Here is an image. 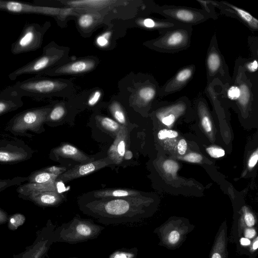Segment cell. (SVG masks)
Listing matches in <instances>:
<instances>
[{
  "label": "cell",
  "instance_id": "6da1fadb",
  "mask_svg": "<svg viewBox=\"0 0 258 258\" xmlns=\"http://www.w3.org/2000/svg\"><path fill=\"white\" fill-rule=\"evenodd\" d=\"M79 205L84 214L106 225L138 222L150 215L138 196L95 199L82 202Z\"/></svg>",
  "mask_w": 258,
  "mask_h": 258
},
{
  "label": "cell",
  "instance_id": "7a4b0ae2",
  "mask_svg": "<svg viewBox=\"0 0 258 258\" xmlns=\"http://www.w3.org/2000/svg\"><path fill=\"white\" fill-rule=\"evenodd\" d=\"M105 227L91 219L75 216L71 221L55 229V242L73 244L97 238Z\"/></svg>",
  "mask_w": 258,
  "mask_h": 258
},
{
  "label": "cell",
  "instance_id": "3957f363",
  "mask_svg": "<svg viewBox=\"0 0 258 258\" xmlns=\"http://www.w3.org/2000/svg\"><path fill=\"white\" fill-rule=\"evenodd\" d=\"M51 108L33 107L15 114L8 122L6 130L15 136L32 138L31 132L40 134L44 131L43 124Z\"/></svg>",
  "mask_w": 258,
  "mask_h": 258
},
{
  "label": "cell",
  "instance_id": "277c9868",
  "mask_svg": "<svg viewBox=\"0 0 258 258\" xmlns=\"http://www.w3.org/2000/svg\"><path fill=\"white\" fill-rule=\"evenodd\" d=\"M159 32L160 35L148 43L151 48L157 51L175 53L190 46L192 26L179 25Z\"/></svg>",
  "mask_w": 258,
  "mask_h": 258
},
{
  "label": "cell",
  "instance_id": "5b68a950",
  "mask_svg": "<svg viewBox=\"0 0 258 258\" xmlns=\"http://www.w3.org/2000/svg\"><path fill=\"white\" fill-rule=\"evenodd\" d=\"M195 225L184 218H172L156 227L153 233L159 239L158 245L175 250L181 246Z\"/></svg>",
  "mask_w": 258,
  "mask_h": 258
},
{
  "label": "cell",
  "instance_id": "8992f818",
  "mask_svg": "<svg viewBox=\"0 0 258 258\" xmlns=\"http://www.w3.org/2000/svg\"><path fill=\"white\" fill-rule=\"evenodd\" d=\"M205 65L207 84L215 80L220 81L223 85L232 81L228 67L220 51L216 34L212 37L208 48Z\"/></svg>",
  "mask_w": 258,
  "mask_h": 258
},
{
  "label": "cell",
  "instance_id": "52a82bcc",
  "mask_svg": "<svg viewBox=\"0 0 258 258\" xmlns=\"http://www.w3.org/2000/svg\"><path fill=\"white\" fill-rule=\"evenodd\" d=\"M154 10L165 19L184 25L192 26L211 19V16L202 9L165 5L156 6Z\"/></svg>",
  "mask_w": 258,
  "mask_h": 258
},
{
  "label": "cell",
  "instance_id": "ba28073f",
  "mask_svg": "<svg viewBox=\"0 0 258 258\" xmlns=\"http://www.w3.org/2000/svg\"><path fill=\"white\" fill-rule=\"evenodd\" d=\"M60 85L57 81L37 75L18 82L12 86L22 97L38 99L55 93L59 90Z\"/></svg>",
  "mask_w": 258,
  "mask_h": 258
},
{
  "label": "cell",
  "instance_id": "9c48e42d",
  "mask_svg": "<svg viewBox=\"0 0 258 258\" xmlns=\"http://www.w3.org/2000/svg\"><path fill=\"white\" fill-rule=\"evenodd\" d=\"M56 226L51 220H48L44 226L38 230L36 237L30 245L18 254H14L13 258H44L53 243H55V229Z\"/></svg>",
  "mask_w": 258,
  "mask_h": 258
},
{
  "label": "cell",
  "instance_id": "30bf717a",
  "mask_svg": "<svg viewBox=\"0 0 258 258\" xmlns=\"http://www.w3.org/2000/svg\"><path fill=\"white\" fill-rule=\"evenodd\" d=\"M46 29L45 25L41 26L37 23H26L19 37L11 45L12 53L17 55L39 48Z\"/></svg>",
  "mask_w": 258,
  "mask_h": 258
},
{
  "label": "cell",
  "instance_id": "8fae6325",
  "mask_svg": "<svg viewBox=\"0 0 258 258\" xmlns=\"http://www.w3.org/2000/svg\"><path fill=\"white\" fill-rule=\"evenodd\" d=\"M33 150L22 140H0V164H13L30 159Z\"/></svg>",
  "mask_w": 258,
  "mask_h": 258
},
{
  "label": "cell",
  "instance_id": "7c38bea8",
  "mask_svg": "<svg viewBox=\"0 0 258 258\" xmlns=\"http://www.w3.org/2000/svg\"><path fill=\"white\" fill-rule=\"evenodd\" d=\"M54 48L51 44L46 46L44 48L41 55L10 73L8 76L9 79L14 81L23 75L35 74L40 76L44 74L48 71V68L55 62L57 58Z\"/></svg>",
  "mask_w": 258,
  "mask_h": 258
},
{
  "label": "cell",
  "instance_id": "4fadbf2b",
  "mask_svg": "<svg viewBox=\"0 0 258 258\" xmlns=\"http://www.w3.org/2000/svg\"><path fill=\"white\" fill-rule=\"evenodd\" d=\"M0 11L20 14H40L56 16L60 10L22 2L0 0Z\"/></svg>",
  "mask_w": 258,
  "mask_h": 258
},
{
  "label": "cell",
  "instance_id": "5bb4252c",
  "mask_svg": "<svg viewBox=\"0 0 258 258\" xmlns=\"http://www.w3.org/2000/svg\"><path fill=\"white\" fill-rule=\"evenodd\" d=\"M196 69L194 64L181 68L160 88L159 96L164 97L183 89L193 78Z\"/></svg>",
  "mask_w": 258,
  "mask_h": 258
},
{
  "label": "cell",
  "instance_id": "9a60e30c",
  "mask_svg": "<svg viewBox=\"0 0 258 258\" xmlns=\"http://www.w3.org/2000/svg\"><path fill=\"white\" fill-rule=\"evenodd\" d=\"M211 3L221 14L237 19L252 32L258 30V20L247 11L226 1H211Z\"/></svg>",
  "mask_w": 258,
  "mask_h": 258
},
{
  "label": "cell",
  "instance_id": "2e32d148",
  "mask_svg": "<svg viewBox=\"0 0 258 258\" xmlns=\"http://www.w3.org/2000/svg\"><path fill=\"white\" fill-rule=\"evenodd\" d=\"M113 163L109 158L93 160L76 165L59 175L57 180L67 182L85 175L104 168Z\"/></svg>",
  "mask_w": 258,
  "mask_h": 258
},
{
  "label": "cell",
  "instance_id": "e0dca14e",
  "mask_svg": "<svg viewBox=\"0 0 258 258\" xmlns=\"http://www.w3.org/2000/svg\"><path fill=\"white\" fill-rule=\"evenodd\" d=\"M23 104L22 97L12 85L0 91V116L15 111Z\"/></svg>",
  "mask_w": 258,
  "mask_h": 258
},
{
  "label": "cell",
  "instance_id": "ac0fdd59",
  "mask_svg": "<svg viewBox=\"0 0 258 258\" xmlns=\"http://www.w3.org/2000/svg\"><path fill=\"white\" fill-rule=\"evenodd\" d=\"M128 141V131L126 126L121 128L115 136V138L108 152V157L113 163L120 164L123 161Z\"/></svg>",
  "mask_w": 258,
  "mask_h": 258
},
{
  "label": "cell",
  "instance_id": "d6986e66",
  "mask_svg": "<svg viewBox=\"0 0 258 258\" xmlns=\"http://www.w3.org/2000/svg\"><path fill=\"white\" fill-rule=\"evenodd\" d=\"M28 200L35 205L42 207H55L61 204L64 200L63 195L58 191H46L33 193L21 198Z\"/></svg>",
  "mask_w": 258,
  "mask_h": 258
},
{
  "label": "cell",
  "instance_id": "ffe728a7",
  "mask_svg": "<svg viewBox=\"0 0 258 258\" xmlns=\"http://www.w3.org/2000/svg\"><path fill=\"white\" fill-rule=\"evenodd\" d=\"M227 225L225 220L220 226L215 237L209 258H228Z\"/></svg>",
  "mask_w": 258,
  "mask_h": 258
},
{
  "label": "cell",
  "instance_id": "44dd1931",
  "mask_svg": "<svg viewBox=\"0 0 258 258\" xmlns=\"http://www.w3.org/2000/svg\"><path fill=\"white\" fill-rule=\"evenodd\" d=\"M52 154L56 157L69 158L81 163H86L94 160L72 145L62 144L52 150Z\"/></svg>",
  "mask_w": 258,
  "mask_h": 258
},
{
  "label": "cell",
  "instance_id": "7402d4cb",
  "mask_svg": "<svg viewBox=\"0 0 258 258\" xmlns=\"http://www.w3.org/2000/svg\"><path fill=\"white\" fill-rule=\"evenodd\" d=\"M94 66L95 62L92 60H79L56 69L48 70L44 74L54 75L82 73L92 70Z\"/></svg>",
  "mask_w": 258,
  "mask_h": 258
},
{
  "label": "cell",
  "instance_id": "603a6c76",
  "mask_svg": "<svg viewBox=\"0 0 258 258\" xmlns=\"http://www.w3.org/2000/svg\"><path fill=\"white\" fill-rule=\"evenodd\" d=\"M160 87L156 82H150L141 86L137 94V99L142 104H148L159 96Z\"/></svg>",
  "mask_w": 258,
  "mask_h": 258
},
{
  "label": "cell",
  "instance_id": "cb8c5ba5",
  "mask_svg": "<svg viewBox=\"0 0 258 258\" xmlns=\"http://www.w3.org/2000/svg\"><path fill=\"white\" fill-rule=\"evenodd\" d=\"M142 27L150 30H158L159 32L181 25L167 19L145 18L140 19L138 22Z\"/></svg>",
  "mask_w": 258,
  "mask_h": 258
},
{
  "label": "cell",
  "instance_id": "d4e9b609",
  "mask_svg": "<svg viewBox=\"0 0 258 258\" xmlns=\"http://www.w3.org/2000/svg\"><path fill=\"white\" fill-rule=\"evenodd\" d=\"M139 194L138 191L133 189H107L95 191L93 196L95 199H105L137 196Z\"/></svg>",
  "mask_w": 258,
  "mask_h": 258
},
{
  "label": "cell",
  "instance_id": "484cf974",
  "mask_svg": "<svg viewBox=\"0 0 258 258\" xmlns=\"http://www.w3.org/2000/svg\"><path fill=\"white\" fill-rule=\"evenodd\" d=\"M28 177V182L50 184L55 183L58 176L41 169L32 172Z\"/></svg>",
  "mask_w": 258,
  "mask_h": 258
},
{
  "label": "cell",
  "instance_id": "4316f807",
  "mask_svg": "<svg viewBox=\"0 0 258 258\" xmlns=\"http://www.w3.org/2000/svg\"><path fill=\"white\" fill-rule=\"evenodd\" d=\"M113 2L109 0H80L70 1L68 4L76 7L97 8L108 6Z\"/></svg>",
  "mask_w": 258,
  "mask_h": 258
},
{
  "label": "cell",
  "instance_id": "83f0119b",
  "mask_svg": "<svg viewBox=\"0 0 258 258\" xmlns=\"http://www.w3.org/2000/svg\"><path fill=\"white\" fill-rule=\"evenodd\" d=\"M256 221L253 214L244 207L243 208V215L237 224V235L246 228H254Z\"/></svg>",
  "mask_w": 258,
  "mask_h": 258
},
{
  "label": "cell",
  "instance_id": "f1b7e54d",
  "mask_svg": "<svg viewBox=\"0 0 258 258\" xmlns=\"http://www.w3.org/2000/svg\"><path fill=\"white\" fill-rule=\"evenodd\" d=\"M100 125L105 130L116 136L122 125L108 117H100L98 119Z\"/></svg>",
  "mask_w": 258,
  "mask_h": 258
},
{
  "label": "cell",
  "instance_id": "f546056e",
  "mask_svg": "<svg viewBox=\"0 0 258 258\" xmlns=\"http://www.w3.org/2000/svg\"><path fill=\"white\" fill-rule=\"evenodd\" d=\"M65 112V109L62 105L59 104L55 105L51 108L48 113L45 123H51L59 121L63 117Z\"/></svg>",
  "mask_w": 258,
  "mask_h": 258
},
{
  "label": "cell",
  "instance_id": "4dcf8cb0",
  "mask_svg": "<svg viewBox=\"0 0 258 258\" xmlns=\"http://www.w3.org/2000/svg\"><path fill=\"white\" fill-rule=\"evenodd\" d=\"M138 253V249L136 247L122 248L114 251L108 258H137Z\"/></svg>",
  "mask_w": 258,
  "mask_h": 258
},
{
  "label": "cell",
  "instance_id": "1f68e13d",
  "mask_svg": "<svg viewBox=\"0 0 258 258\" xmlns=\"http://www.w3.org/2000/svg\"><path fill=\"white\" fill-rule=\"evenodd\" d=\"M110 110L117 122L121 125L126 126V117L119 103L117 102H113L110 105Z\"/></svg>",
  "mask_w": 258,
  "mask_h": 258
},
{
  "label": "cell",
  "instance_id": "d6a6232c",
  "mask_svg": "<svg viewBox=\"0 0 258 258\" xmlns=\"http://www.w3.org/2000/svg\"><path fill=\"white\" fill-rule=\"evenodd\" d=\"M26 217L21 213H15L9 215L8 220V227L11 230H16L25 222Z\"/></svg>",
  "mask_w": 258,
  "mask_h": 258
},
{
  "label": "cell",
  "instance_id": "836d02e7",
  "mask_svg": "<svg viewBox=\"0 0 258 258\" xmlns=\"http://www.w3.org/2000/svg\"><path fill=\"white\" fill-rule=\"evenodd\" d=\"M28 177L17 176L12 179H0V192L12 186L20 185L28 181Z\"/></svg>",
  "mask_w": 258,
  "mask_h": 258
},
{
  "label": "cell",
  "instance_id": "e575fe53",
  "mask_svg": "<svg viewBox=\"0 0 258 258\" xmlns=\"http://www.w3.org/2000/svg\"><path fill=\"white\" fill-rule=\"evenodd\" d=\"M242 66L246 73L248 74H257L258 69L257 58L252 57L250 59L242 58Z\"/></svg>",
  "mask_w": 258,
  "mask_h": 258
},
{
  "label": "cell",
  "instance_id": "d590c367",
  "mask_svg": "<svg viewBox=\"0 0 258 258\" xmlns=\"http://www.w3.org/2000/svg\"><path fill=\"white\" fill-rule=\"evenodd\" d=\"M198 3L203 7V10L206 11L211 17V19L216 20L218 17L214 9V6L211 3V1L197 0Z\"/></svg>",
  "mask_w": 258,
  "mask_h": 258
},
{
  "label": "cell",
  "instance_id": "8d00e7d4",
  "mask_svg": "<svg viewBox=\"0 0 258 258\" xmlns=\"http://www.w3.org/2000/svg\"><path fill=\"white\" fill-rule=\"evenodd\" d=\"M94 23V18L90 14H84L78 19L79 26L84 29H87L91 27Z\"/></svg>",
  "mask_w": 258,
  "mask_h": 258
},
{
  "label": "cell",
  "instance_id": "74e56055",
  "mask_svg": "<svg viewBox=\"0 0 258 258\" xmlns=\"http://www.w3.org/2000/svg\"><path fill=\"white\" fill-rule=\"evenodd\" d=\"M111 32H106L99 35L96 40V44L101 47H104L108 45Z\"/></svg>",
  "mask_w": 258,
  "mask_h": 258
},
{
  "label": "cell",
  "instance_id": "f35d334b",
  "mask_svg": "<svg viewBox=\"0 0 258 258\" xmlns=\"http://www.w3.org/2000/svg\"><path fill=\"white\" fill-rule=\"evenodd\" d=\"M163 168L167 172L174 174L178 170V164L174 161L169 160L164 162Z\"/></svg>",
  "mask_w": 258,
  "mask_h": 258
},
{
  "label": "cell",
  "instance_id": "ab89813d",
  "mask_svg": "<svg viewBox=\"0 0 258 258\" xmlns=\"http://www.w3.org/2000/svg\"><path fill=\"white\" fill-rule=\"evenodd\" d=\"M243 234L244 238L248 239H253L257 236V232L254 228H246L243 229L238 235L240 237Z\"/></svg>",
  "mask_w": 258,
  "mask_h": 258
},
{
  "label": "cell",
  "instance_id": "60d3db41",
  "mask_svg": "<svg viewBox=\"0 0 258 258\" xmlns=\"http://www.w3.org/2000/svg\"><path fill=\"white\" fill-rule=\"evenodd\" d=\"M257 42V37H248V43L249 46V48L251 51L252 54V57L257 58L258 56V50H257V43L254 45L256 42Z\"/></svg>",
  "mask_w": 258,
  "mask_h": 258
},
{
  "label": "cell",
  "instance_id": "b9f144b4",
  "mask_svg": "<svg viewBox=\"0 0 258 258\" xmlns=\"http://www.w3.org/2000/svg\"><path fill=\"white\" fill-rule=\"evenodd\" d=\"M42 169L58 176L65 172L67 170L64 167L56 166H51Z\"/></svg>",
  "mask_w": 258,
  "mask_h": 258
},
{
  "label": "cell",
  "instance_id": "7bdbcfd3",
  "mask_svg": "<svg viewBox=\"0 0 258 258\" xmlns=\"http://www.w3.org/2000/svg\"><path fill=\"white\" fill-rule=\"evenodd\" d=\"M209 154L213 158H219L225 155V151L222 149L211 147L207 149Z\"/></svg>",
  "mask_w": 258,
  "mask_h": 258
},
{
  "label": "cell",
  "instance_id": "ee69618b",
  "mask_svg": "<svg viewBox=\"0 0 258 258\" xmlns=\"http://www.w3.org/2000/svg\"><path fill=\"white\" fill-rule=\"evenodd\" d=\"M184 160L185 161L192 162V163H198L200 162L202 159V157L201 155L195 153H190L187 154L183 158Z\"/></svg>",
  "mask_w": 258,
  "mask_h": 258
},
{
  "label": "cell",
  "instance_id": "f6af8a7d",
  "mask_svg": "<svg viewBox=\"0 0 258 258\" xmlns=\"http://www.w3.org/2000/svg\"><path fill=\"white\" fill-rule=\"evenodd\" d=\"M101 96V93L99 90L95 91L88 101V104L89 106L95 105L100 100Z\"/></svg>",
  "mask_w": 258,
  "mask_h": 258
},
{
  "label": "cell",
  "instance_id": "bcb514c9",
  "mask_svg": "<svg viewBox=\"0 0 258 258\" xmlns=\"http://www.w3.org/2000/svg\"><path fill=\"white\" fill-rule=\"evenodd\" d=\"M175 119V115L173 113H169V115L164 117L162 119V122L166 125H169L174 122Z\"/></svg>",
  "mask_w": 258,
  "mask_h": 258
},
{
  "label": "cell",
  "instance_id": "7dc6e473",
  "mask_svg": "<svg viewBox=\"0 0 258 258\" xmlns=\"http://www.w3.org/2000/svg\"><path fill=\"white\" fill-rule=\"evenodd\" d=\"M178 151L180 155L185 153L187 148V143L184 139H181L178 144Z\"/></svg>",
  "mask_w": 258,
  "mask_h": 258
},
{
  "label": "cell",
  "instance_id": "c3c4849f",
  "mask_svg": "<svg viewBox=\"0 0 258 258\" xmlns=\"http://www.w3.org/2000/svg\"><path fill=\"white\" fill-rule=\"evenodd\" d=\"M202 125L206 131L209 132L211 131V124L209 118L205 116L202 118Z\"/></svg>",
  "mask_w": 258,
  "mask_h": 258
},
{
  "label": "cell",
  "instance_id": "681fc988",
  "mask_svg": "<svg viewBox=\"0 0 258 258\" xmlns=\"http://www.w3.org/2000/svg\"><path fill=\"white\" fill-rule=\"evenodd\" d=\"M9 216L8 214L0 208V225L7 223Z\"/></svg>",
  "mask_w": 258,
  "mask_h": 258
},
{
  "label": "cell",
  "instance_id": "f907efd6",
  "mask_svg": "<svg viewBox=\"0 0 258 258\" xmlns=\"http://www.w3.org/2000/svg\"><path fill=\"white\" fill-rule=\"evenodd\" d=\"M258 160L257 151L254 152L250 157L248 161V166L250 167H252L256 164Z\"/></svg>",
  "mask_w": 258,
  "mask_h": 258
},
{
  "label": "cell",
  "instance_id": "816d5d0a",
  "mask_svg": "<svg viewBox=\"0 0 258 258\" xmlns=\"http://www.w3.org/2000/svg\"><path fill=\"white\" fill-rule=\"evenodd\" d=\"M239 243L243 246H249V247L251 244V242L249 239L244 237H240Z\"/></svg>",
  "mask_w": 258,
  "mask_h": 258
},
{
  "label": "cell",
  "instance_id": "f5cc1de1",
  "mask_svg": "<svg viewBox=\"0 0 258 258\" xmlns=\"http://www.w3.org/2000/svg\"><path fill=\"white\" fill-rule=\"evenodd\" d=\"M167 130L163 129L160 131L158 134V137L160 140H163L167 138Z\"/></svg>",
  "mask_w": 258,
  "mask_h": 258
},
{
  "label": "cell",
  "instance_id": "db71d44e",
  "mask_svg": "<svg viewBox=\"0 0 258 258\" xmlns=\"http://www.w3.org/2000/svg\"><path fill=\"white\" fill-rule=\"evenodd\" d=\"M133 153L129 150H126L124 154L123 159L128 160L133 158Z\"/></svg>",
  "mask_w": 258,
  "mask_h": 258
},
{
  "label": "cell",
  "instance_id": "11a10c76",
  "mask_svg": "<svg viewBox=\"0 0 258 258\" xmlns=\"http://www.w3.org/2000/svg\"><path fill=\"white\" fill-rule=\"evenodd\" d=\"M178 136V133L173 130H167V138H173L176 137Z\"/></svg>",
  "mask_w": 258,
  "mask_h": 258
},
{
  "label": "cell",
  "instance_id": "9f6ffc18",
  "mask_svg": "<svg viewBox=\"0 0 258 258\" xmlns=\"http://www.w3.org/2000/svg\"><path fill=\"white\" fill-rule=\"evenodd\" d=\"M44 258H51V257H49L48 256H46V257H45ZM63 258H79L78 257H63Z\"/></svg>",
  "mask_w": 258,
  "mask_h": 258
},
{
  "label": "cell",
  "instance_id": "6f0895ef",
  "mask_svg": "<svg viewBox=\"0 0 258 258\" xmlns=\"http://www.w3.org/2000/svg\"><path fill=\"white\" fill-rule=\"evenodd\" d=\"M1 140V139H0Z\"/></svg>",
  "mask_w": 258,
  "mask_h": 258
}]
</instances>
